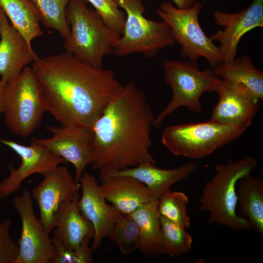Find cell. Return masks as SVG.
<instances>
[{
  "label": "cell",
  "instance_id": "obj_5",
  "mask_svg": "<svg viewBox=\"0 0 263 263\" xmlns=\"http://www.w3.org/2000/svg\"><path fill=\"white\" fill-rule=\"evenodd\" d=\"M164 80L169 86L172 95L170 102L154 118L153 126L159 128L167 117L181 107L200 114V97L206 92H215L222 79L212 69H199L196 62L166 59L163 63Z\"/></svg>",
  "mask_w": 263,
  "mask_h": 263
},
{
  "label": "cell",
  "instance_id": "obj_29",
  "mask_svg": "<svg viewBox=\"0 0 263 263\" xmlns=\"http://www.w3.org/2000/svg\"><path fill=\"white\" fill-rule=\"evenodd\" d=\"M55 248V256L51 263H92L93 262L92 249L90 246L91 237H86L79 246L75 250L69 249L58 240L52 237Z\"/></svg>",
  "mask_w": 263,
  "mask_h": 263
},
{
  "label": "cell",
  "instance_id": "obj_27",
  "mask_svg": "<svg viewBox=\"0 0 263 263\" xmlns=\"http://www.w3.org/2000/svg\"><path fill=\"white\" fill-rule=\"evenodd\" d=\"M188 203V197L185 193L169 188L158 199V212L160 216L187 229L190 225Z\"/></svg>",
  "mask_w": 263,
  "mask_h": 263
},
{
  "label": "cell",
  "instance_id": "obj_13",
  "mask_svg": "<svg viewBox=\"0 0 263 263\" xmlns=\"http://www.w3.org/2000/svg\"><path fill=\"white\" fill-rule=\"evenodd\" d=\"M80 183L68 168L57 166L44 175L43 180L31 191L39 210L40 220L48 233L56 227L55 214L62 202L72 200L78 193Z\"/></svg>",
  "mask_w": 263,
  "mask_h": 263
},
{
  "label": "cell",
  "instance_id": "obj_3",
  "mask_svg": "<svg viewBox=\"0 0 263 263\" xmlns=\"http://www.w3.org/2000/svg\"><path fill=\"white\" fill-rule=\"evenodd\" d=\"M257 165L253 156L215 165V173L206 183L198 200L200 210L209 214V224H217L233 231L253 227L248 220L236 213V185L241 177L251 173Z\"/></svg>",
  "mask_w": 263,
  "mask_h": 263
},
{
  "label": "cell",
  "instance_id": "obj_20",
  "mask_svg": "<svg viewBox=\"0 0 263 263\" xmlns=\"http://www.w3.org/2000/svg\"><path fill=\"white\" fill-rule=\"evenodd\" d=\"M101 182L100 186L107 201L122 213L131 214L142 205L153 199L149 188L133 177L112 176Z\"/></svg>",
  "mask_w": 263,
  "mask_h": 263
},
{
  "label": "cell",
  "instance_id": "obj_11",
  "mask_svg": "<svg viewBox=\"0 0 263 263\" xmlns=\"http://www.w3.org/2000/svg\"><path fill=\"white\" fill-rule=\"evenodd\" d=\"M46 129L53 136L43 139L34 137L31 142L50 150L72 164L75 180L79 182L85 168L95 161L93 134L91 129L76 126H51Z\"/></svg>",
  "mask_w": 263,
  "mask_h": 263
},
{
  "label": "cell",
  "instance_id": "obj_31",
  "mask_svg": "<svg viewBox=\"0 0 263 263\" xmlns=\"http://www.w3.org/2000/svg\"><path fill=\"white\" fill-rule=\"evenodd\" d=\"M11 218L7 217L0 223V263H15L19 252V246L10 236Z\"/></svg>",
  "mask_w": 263,
  "mask_h": 263
},
{
  "label": "cell",
  "instance_id": "obj_21",
  "mask_svg": "<svg viewBox=\"0 0 263 263\" xmlns=\"http://www.w3.org/2000/svg\"><path fill=\"white\" fill-rule=\"evenodd\" d=\"M158 202V200L153 199L142 205L131 213L139 229L140 244L138 249L148 257L163 254Z\"/></svg>",
  "mask_w": 263,
  "mask_h": 263
},
{
  "label": "cell",
  "instance_id": "obj_4",
  "mask_svg": "<svg viewBox=\"0 0 263 263\" xmlns=\"http://www.w3.org/2000/svg\"><path fill=\"white\" fill-rule=\"evenodd\" d=\"M85 0H70L66 17L70 34L64 39L65 52L97 68H102L103 57L113 53L120 35L109 27L98 13L88 7Z\"/></svg>",
  "mask_w": 263,
  "mask_h": 263
},
{
  "label": "cell",
  "instance_id": "obj_12",
  "mask_svg": "<svg viewBox=\"0 0 263 263\" xmlns=\"http://www.w3.org/2000/svg\"><path fill=\"white\" fill-rule=\"evenodd\" d=\"M215 92L219 101L209 120L246 130L258 111L260 99L244 85L225 79H222Z\"/></svg>",
  "mask_w": 263,
  "mask_h": 263
},
{
  "label": "cell",
  "instance_id": "obj_16",
  "mask_svg": "<svg viewBox=\"0 0 263 263\" xmlns=\"http://www.w3.org/2000/svg\"><path fill=\"white\" fill-rule=\"evenodd\" d=\"M82 194L78 202L81 214L93 225L95 234L93 251L98 249L102 241L108 238L120 212L107 204L95 178L84 171L79 181Z\"/></svg>",
  "mask_w": 263,
  "mask_h": 263
},
{
  "label": "cell",
  "instance_id": "obj_17",
  "mask_svg": "<svg viewBox=\"0 0 263 263\" xmlns=\"http://www.w3.org/2000/svg\"><path fill=\"white\" fill-rule=\"evenodd\" d=\"M0 76L7 83L38 56L0 6Z\"/></svg>",
  "mask_w": 263,
  "mask_h": 263
},
{
  "label": "cell",
  "instance_id": "obj_26",
  "mask_svg": "<svg viewBox=\"0 0 263 263\" xmlns=\"http://www.w3.org/2000/svg\"><path fill=\"white\" fill-rule=\"evenodd\" d=\"M160 222L163 254L177 257L188 253L192 238L186 229L162 216Z\"/></svg>",
  "mask_w": 263,
  "mask_h": 263
},
{
  "label": "cell",
  "instance_id": "obj_10",
  "mask_svg": "<svg viewBox=\"0 0 263 263\" xmlns=\"http://www.w3.org/2000/svg\"><path fill=\"white\" fill-rule=\"evenodd\" d=\"M32 197L31 191L25 189L12 201L21 221L19 252L15 263H51L55 246L40 219L35 214Z\"/></svg>",
  "mask_w": 263,
  "mask_h": 263
},
{
  "label": "cell",
  "instance_id": "obj_33",
  "mask_svg": "<svg viewBox=\"0 0 263 263\" xmlns=\"http://www.w3.org/2000/svg\"><path fill=\"white\" fill-rule=\"evenodd\" d=\"M7 83L2 79L0 80V113L3 112L4 97Z\"/></svg>",
  "mask_w": 263,
  "mask_h": 263
},
{
  "label": "cell",
  "instance_id": "obj_32",
  "mask_svg": "<svg viewBox=\"0 0 263 263\" xmlns=\"http://www.w3.org/2000/svg\"><path fill=\"white\" fill-rule=\"evenodd\" d=\"M173 2L179 9H185L191 7L195 2V0H169Z\"/></svg>",
  "mask_w": 263,
  "mask_h": 263
},
{
  "label": "cell",
  "instance_id": "obj_25",
  "mask_svg": "<svg viewBox=\"0 0 263 263\" xmlns=\"http://www.w3.org/2000/svg\"><path fill=\"white\" fill-rule=\"evenodd\" d=\"M38 10L40 21L46 28L56 31L63 39L70 34L66 17V6L70 0H31Z\"/></svg>",
  "mask_w": 263,
  "mask_h": 263
},
{
  "label": "cell",
  "instance_id": "obj_1",
  "mask_svg": "<svg viewBox=\"0 0 263 263\" xmlns=\"http://www.w3.org/2000/svg\"><path fill=\"white\" fill-rule=\"evenodd\" d=\"M32 68L49 112L61 126L92 128L123 86L113 71L66 53L38 58Z\"/></svg>",
  "mask_w": 263,
  "mask_h": 263
},
{
  "label": "cell",
  "instance_id": "obj_7",
  "mask_svg": "<svg viewBox=\"0 0 263 263\" xmlns=\"http://www.w3.org/2000/svg\"><path fill=\"white\" fill-rule=\"evenodd\" d=\"M3 103L5 124L13 133L26 137L38 128L46 103L32 67H25L7 83Z\"/></svg>",
  "mask_w": 263,
  "mask_h": 263
},
{
  "label": "cell",
  "instance_id": "obj_14",
  "mask_svg": "<svg viewBox=\"0 0 263 263\" xmlns=\"http://www.w3.org/2000/svg\"><path fill=\"white\" fill-rule=\"evenodd\" d=\"M213 17L216 23L224 29L218 30L209 38L219 42L224 62H232L243 36L256 27L263 26V0H253L247 8L236 13L215 10Z\"/></svg>",
  "mask_w": 263,
  "mask_h": 263
},
{
  "label": "cell",
  "instance_id": "obj_28",
  "mask_svg": "<svg viewBox=\"0 0 263 263\" xmlns=\"http://www.w3.org/2000/svg\"><path fill=\"white\" fill-rule=\"evenodd\" d=\"M108 238L116 244L123 254H130L138 249L139 229L131 214L120 212Z\"/></svg>",
  "mask_w": 263,
  "mask_h": 263
},
{
  "label": "cell",
  "instance_id": "obj_19",
  "mask_svg": "<svg viewBox=\"0 0 263 263\" xmlns=\"http://www.w3.org/2000/svg\"><path fill=\"white\" fill-rule=\"evenodd\" d=\"M79 197L78 192L72 200L61 203L55 214L56 227L53 237L72 250L77 248L86 237L93 239L95 234L92 223L79 210Z\"/></svg>",
  "mask_w": 263,
  "mask_h": 263
},
{
  "label": "cell",
  "instance_id": "obj_24",
  "mask_svg": "<svg viewBox=\"0 0 263 263\" xmlns=\"http://www.w3.org/2000/svg\"><path fill=\"white\" fill-rule=\"evenodd\" d=\"M212 70L220 78L244 85L258 99L263 100V73L255 67L248 56L235 59L232 62H223Z\"/></svg>",
  "mask_w": 263,
  "mask_h": 263
},
{
  "label": "cell",
  "instance_id": "obj_30",
  "mask_svg": "<svg viewBox=\"0 0 263 263\" xmlns=\"http://www.w3.org/2000/svg\"><path fill=\"white\" fill-rule=\"evenodd\" d=\"M93 6L106 24L120 36L123 33L126 16L113 0H85Z\"/></svg>",
  "mask_w": 263,
  "mask_h": 263
},
{
  "label": "cell",
  "instance_id": "obj_23",
  "mask_svg": "<svg viewBox=\"0 0 263 263\" xmlns=\"http://www.w3.org/2000/svg\"><path fill=\"white\" fill-rule=\"evenodd\" d=\"M0 6L29 45L43 34L39 12L31 0H0Z\"/></svg>",
  "mask_w": 263,
  "mask_h": 263
},
{
  "label": "cell",
  "instance_id": "obj_8",
  "mask_svg": "<svg viewBox=\"0 0 263 263\" xmlns=\"http://www.w3.org/2000/svg\"><path fill=\"white\" fill-rule=\"evenodd\" d=\"M245 130L210 120L169 126L163 130L161 142L175 155L201 158L235 141Z\"/></svg>",
  "mask_w": 263,
  "mask_h": 263
},
{
  "label": "cell",
  "instance_id": "obj_2",
  "mask_svg": "<svg viewBox=\"0 0 263 263\" xmlns=\"http://www.w3.org/2000/svg\"><path fill=\"white\" fill-rule=\"evenodd\" d=\"M154 117L146 95L132 81L105 108L92 131L95 152L93 168L99 179L140 164H156L150 152Z\"/></svg>",
  "mask_w": 263,
  "mask_h": 263
},
{
  "label": "cell",
  "instance_id": "obj_18",
  "mask_svg": "<svg viewBox=\"0 0 263 263\" xmlns=\"http://www.w3.org/2000/svg\"><path fill=\"white\" fill-rule=\"evenodd\" d=\"M198 165L194 161L187 162L172 169L157 168L155 165L140 164L111 173L101 179L112 176H125L133 177L146 185L153 194V199L158 200L172 185L183 181L197 169Z\"/></svg>",
  "mask_w": 263,
  "mask_h": 263
},
{
  "label": "cell",
  "instance_id": "obj_15",
  "mask_svg": "<svg viewBox=\"0 0 263 263\" xmlns=\"http://www.w3.org/2000/svg\"><path fill=\"white\" fill-rule=\"evenodd\" d=\"M0 142L11 148L21 159L18 169L8 167L10 174L0 183V199L18 191L22 181L29 176L36 173L44 175L59 164L66 163L62 157L33 142L26 146L10 140L0 139Z\"/></svg>",
  "mask_w": 263,
  "mask_h": 263
},
{
  "label": "cell",
  "instance_id": "obj_22",
  "mask_svg": "<svg viewBox=\"0 0 263 263\" xmlns=\"http://www.w3.org/2000/svg\"><path fill=\"white\" fill-rule=\"evenodd\" d=\"M237 207L240 216L248 220L263 237V181L251 173L241 177L236 185Z\"/></svg>",
  "mask_w": 263,
  "mask_h": 263
},
{
  "label": "cell",
  "instance_id": "obj_9",
  "mask_svg": "<svg viewBox=\"0 0 263 263\" xmlns=\"http://www.w3.org/2000/svg\"><path fill=\"white\" fill-rule=\"evenodd\" d=\"M202 7L198 1L185 9L164 1L155 13L169 25L175 42L181 45L182 57L196 62L199 57H204L213 68L224 62V58L218 46L206 35L199 24L198 16Z\"/></svg>",
  "mask_w": 263,
  "mask_h": 263
},
{
  "label": "cell",
  "instance_id": "obj_6",
  "mask_svg": "<svg viewBox=\"0 0 263 263\" xmlns=\"http://www.w3.org/2000/svg\"><path fill=\"white\" fill-rule=\"evenodd\" d=\"M126 13L122 37L114 44L113 52L119 57L141 53L154 57L160 49L173 46L175 41L169 25L164 21L145 18L143 0H113Z\"/></svg>",
  "mask_w": 263,
  "mask_h": 263
}]
</instances>
